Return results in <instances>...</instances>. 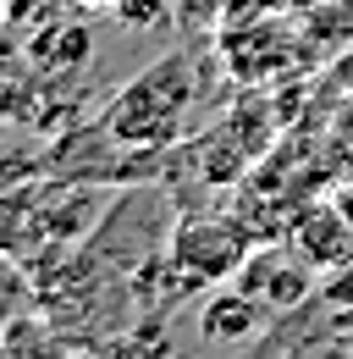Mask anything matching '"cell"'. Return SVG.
Listing matches in <instances>:
<instances>
[{"label":"cell","instance_id":"1","mask_svg":"<svg viewBox=\"0 0 353 359\" xmlns=\"http://www.w3.org/2000/svg\"><path fill=\"white\" fill-rule=\"evenodd\" d=\"M199 100V78H193V61L188 55H166L155 61L149 72H138L127 89L105 105V128L116 133V144H132V149H160L172 144L188 105Z\"/></svg>","mask_w":353,"mask_h":359},{"label":"cell","instance_id":"2","mask_svg":"<svg viewBox=\"0 0 353 359\" xmlns=\"http://www.w3.org/2000/svg\"><path fill=\"white\" fill-rule=\"evenodd\" d=\"M249 232L237 222H182L172 232V249H166V271H172L176 293H193V287H210L237 276L249 260Z\"/></svg>","mask_w":353,"mask_h":359},{"label":"cell","instance_id":"3","mask_svg":"<svg viewBox=\"0 0 353 359\" xmlns=\"http://www.w3.org/2000/svg\"><path fill=\"white\" fill-rule=\"evenodd\" d=\"M309 276L314 271L298 260V249L287 255V249H249V260L237 271V287L243 293H254L270 315H287L309 304Z\"/></svg>","mask_w":353,"mask_h":359},{"label":"cell","instance_id":"4","mask_svg":"<svg viewBox=\"0 0 353 359\" xmlns=\"http://www.w3.org/2000/svg\"><path fill=\"white\" fill-rule=\"evenodd\" d=\"M88 17V11H83ZM83 17H50L44 28H34V34H22L28 39V55L39 61V72L50 78V83H78L88 72V50H94V39H88V22Z\"/></svg>","mask_w":353,"mask_h":359},{"label":"cell","instance_id":"5","mask_svg":"<svg viewBox=\"0 0 353 359\" xmlns=\"http://www.w3.org/2000/svg\"><path fill=\"white\" fill-rule=\"evenodd\" d=\"M293 249L314 276H337L353 266V226L337 205H314L304 210V222L293 226Z\"/></svg>","mask_w":353,"mask_h":359},{"label":"cell","instance_id":"6","mask_svg":"<svg viewBox=\"0 0 353 359\" xmlns=\"http://www.w3.org/2000/svg\"><path fill=\"white\" fill-rule=\"evenodd\" d=\"M44 100V72L39 61L28 55V39L22 34H0V122H11V128H28L34 122V111H39Z\"/></svg>","mask_w":353,"mask_h":359},{"label":"cell","instance_id":"7","mask_svg":"<svg viewBox=\"0 0 353 359\" xmlns=\"http://www.w3.org/2000/svg\"><path fill=\"white\" fill-rule=\"evenodd\" d=\"M270 320L254 293H243V287H232V293H216L205 315H199V332H205V343H254L260 337V326Z\"/></svg>","mask_w":353,"mask_h":359},{"label":"cell","instance_id":"8","mask_svg":"<svg viewBox=\"0 0 353 359\" xmlns=\"http://www.w3.org/2000/svg\"><path fill=\"white\" fill-rule=\"evenodd\" d=\"M44 348H67V337L50 332V315H11L0 326V354H44Z\"/></svg>","mask_w":353,"mask_h":359},{"label":"cell","instance_id":"9","mask_svg":"<svg viewBox=\"0 0 353 359\" xmlns=\"http://www.w3.org/2000/svg\"><path fill=\"white\" fill-rule=\"evenodd\" d=\"M44 172H50V155H34L28 138H0V194L44 177Z\"/></svg>","mask_w":353,"mask_h":359},{"label":"cell","instance_id":"10","mask_svg":"<svg viewBox=\"0 0 353 359\" xmlns=\"http://www.w3.org/2000/svg\"><path fill=\"white\" fill-rule=\"evenodd\" d=\"M67 6H72V11H111L116 0H67Z\"/></svg>","mask_w":353,"mask_h":359},{"label":"cell","instance_id":"11","mask_svg":"<svg viewBox=\"0 0 353 359\" xmlns=\"http://www.w3.org/2000/svg\"><path fill=\"white\" fill-rule=\"evenodd\" d=\"M293 6H304V11H314V6H326V0H293Z\"/></svg>","mask_w":353,"mask_h":359},{"label":"cell","instance_id":"12","mask_svg":"<svg viewBox=\"0 0 353 359\" xmlns=\"http://www.w3.org/2000/svg\"><path fill=\"white\" fill-rule=\"evenodd\" d=\"M199 6H221V0H199Z\"/></svg>","mask_w":353,"mask_h":359},{"label":"cell","instance_id":"13","mask_svg":"<svg viewBox=\"0 0 353 359\" xmlns=\"http://www.w3.org/2000/svg\"><path fill=\"white\" fill-rule=\"evenodd\" d=\"M0 17H6V0H0Z\"/></svg>","mask_w":353,"mask_h":359}]
</instances>
